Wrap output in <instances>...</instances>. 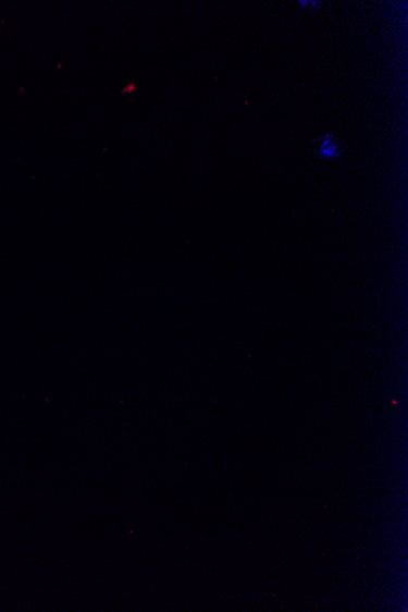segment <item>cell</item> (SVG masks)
Here are the masks:
<instances>
[{
  "mask_svg": "<svg viewBox=\"0 0 408 612\" xmlns=\"http://www.w3.org/2000/svg\"><path fill=\"white\" fill-rule=\"evenodd\" d=\"M311 143H321L322 146L318 150V157L321 159H333L339 158L344 155V150L341 149V145L334 142L333 133L326 134L323 137L312 139Z\"/></svg>",
  "mask_w": 408,
  "mask_h": 612,
  "instance_id": "obj_1",
  "label": "cell"
},
{
  "mask_svg": "<svg viewBox=\"0 0 408 612\" xmlns=\"http://www.w3.org/2000/svg\"><path fill=\"white\" fill-rule=\"evenodd\" d=\"M298 4H300V7L306 8L308 2H298Z\"/></svg>",
  "mask_w": 408,
  "mask_h": 612,
  "instance_id": "obj_2",
  "label": "cell"
}]
</instances>
